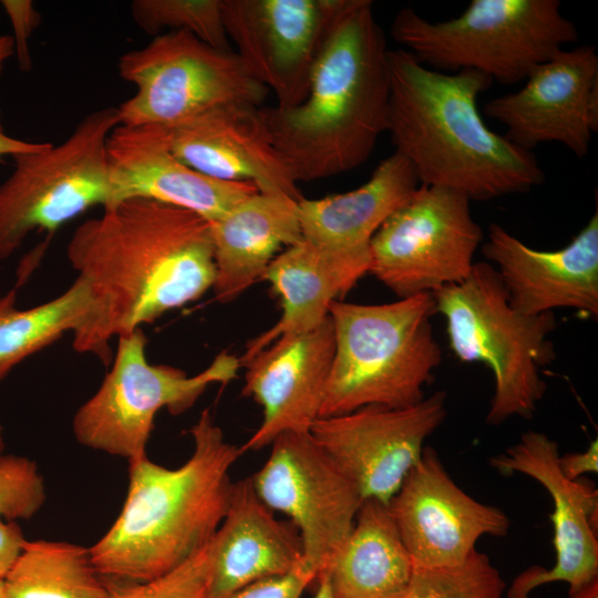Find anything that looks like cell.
I'll return each instance as SVG.
<instances>
[{
  "mask_svg": "<svg viewBox=\"0 0 598 598\" xmlns=\"http://www.w3.org/2000/svg\"><path fill=\"white\" fill-rule=\"evenodd\" d=\"M66 257L86 286L91 312L73 336L76 352L112 361L110 341L199 299L216 267L209 223L159 202L104 207L73 233Z\"/></svg>",
  "mask_w": 598,
  "mask_h": 598,
  "instance_id": "6da1fadb",
  "label": "cell"
},
{
  "mask_svg": "<svg viewBox=\"0 0 598 598\" xmlns=\"http://www.w3.org/2000/svg\"><path fill=\"white\" fill-rule=\"evenodd\" d=\"M388 63L386 132L420 185L486 202L543 184L534 154L483 121L477 99L491 86L488 76L473 70L444 73L402 48L389 49Z\"/></svg>",
  "mask_w": 598,
  "mask_h": 598,
  "instance_id": "7a4b0ae2",
  "label": "cell"
},
{
  "mask_svg": "<svg viewBox=\"0 0 598 598\" xmlns=\"http://www.w3.org/2000/svg\"><path fill=\"white\" fill-rule=\"evenodd\" d=\"M385 37L371 0H344L313 65L305 101L260 106L295 182L362 165L386 132L390 76Z\"/></svg>",
  "mask_w": 598,
  "mask_h": 598,
  "instance_id": "3957f363",
  "label": "cell"
},
{
  "mask_svg": "<svg viewBox=\"0 0 598 598\" xmlns=\"http://www.w3.org/2000/svg\"><path fill=\"white\" fill-rule=\"evenodd\" d=\"M193 452L176 468L147 455L128 461L123 507L92 546V563L104 579L142 582L176 568L218 530L228 508L229 472L241 455L226 441L209 409L189 429Z\"/></svg>",
  "mask_w": 598,
  "mask_h": 598,
  "instance_id": "277c9868",
  "label": "cell"
},
{
  "mask_svg": "<svg viewBox=\"0 0 598 598\" xmlns=\"http://www.w3.org/2000/svg\"><path fill=\"white\" fill-rule=\"evenodd\" d=\"M435 313L431 292L382 305L333 301L334 354L320 417L421 402L442 362Z\"/></svg>",
  "mask_w": 598,
  "mask_h": 598,
  "instance_id": "5b68a950",
  "label": "cell"
},
{
  "mask_svg": "<svg viewBox=\"0 0 598 598\" xmlns=\"http://www.w3.org/2000/svg\"><path fill=\"white\" fill-rule=\"evenodd\" d=\"M432 296L436 313L445 319L454 355L462 362L484 363L493 373L486 422L530 419L547 388L540 369L556 358L548 338L557 326L554 312L526 316L515 310L489 262H475L463 281Z\"/></svg>",
  "mask_w": 598,
  "mask_h": 598,
  "instance_id": "8992f818",
  "label": "cell"
},
{
  "mask_svg": "<svg viewBox=\"0 0 598 598\" xmlns=\"http://www.w3.org/2000/svg\"><path fill=\"white\" fill-rule=\"evenodd\" d=\"M391 35L431 69L473 70L502 84L525 80L579 37L558 0H472L458 17L436 22L403 8Z\"/></svg>",
  "mask_w": 598,
  "mask_h": 598,
  "instance_id": "52a82bcc",
  "label": "cell"
},
{
  "mask_svg": "<svg viewBox=\"0 0 598 598\" xmlns=\"http://www.w3.org/2000/svg\"><path fill=\"white\" fill-rule=\"evenodd\" d=\"M118 125L116 107L90 112L60 144L12 156L0 184V261L16 254L32 231L52 236L94 206L110 203L107 140Z\"/></svg>",
  "mask_w": 598,
  "mask_h": 598,
  "instance_id": "ba28073f",
  "label": "cell"
},
{
  "mask_svg": "<svg viewBox=\"0 0 598 598\" xmlns=\"http://www.w3.org/2000/svg\"><path fill=\"white\" fill-rule=\"evenodd\" d=\"M142 328L117 337L111 370L73 416L72 431L81 445L127 462L144 457L159 410L185 412L207 386L229 383L241 368L239 358L223 351L205 370L188 377L175 367L151 364Z\"/></svg>",
  "mask_w": 598,
  "mask_h": 598,
  "instance_id": "9c48e42d",
  "label": "cell"
},
{
  "mask_svg": "<svg viewBox=\"0 0 598 598\" xmlns=\"http://www.w3.org/2000/svg\"><path fill=\"white\" fill-rule=\"evenodd\" d=\"M121 79L135 87L117 107L118 124L173 127L215 107L262 106L269 90L233 51H221L187 31L154 37L118 59Z\"/></svg>",
  "mask_w": 598,
  "mask_h": 598,
  "instance_id": "30bf717a",
  "label": "cell"
},
{
  "mask_svg": "<svg viewBox=\"0 0 598 598\" xmlns=\"http://www.w3.org/2000/svg\"><path fill=\"white\" fill-rule=\"evenodd\" d=\"M470 203L454 190L419 185L372 237L369 274L399 299L463 281L484 238Z\"/></svg>",
  "mask_w": 598,
  "mask_h": 598,
  "instance_id": "8fae6325",
  "label": "cell"
},
{
  "mask_svg": "<svg viewBox=\"0 0 598 598\" xmlns=\"http://www.w3.org/2000/svg\"><path fill=\"white\" fill-rule=\"evenodd\" d=\"M270 445L267 461L250 476L254 489L271 511L290 518L303 561L318 577L349 536L363 499L310 432H285Z\"/></svg>",
  "mask_w": 598,
  "mask_h": 598,
  "instance_id": "7c38bea8",
  "label": "cell"
},
{
  "mask_svg": "<svg viewBox=\"0 0 598 598\" xmlns=\"http://www.w3.org/2000/svg\"><path fill=\"white\" fill-rule=\"evenodd\" d=\"M447 414L437 391L405 408L370 405L319 417L310 434L362 499L388 505Z\"/></svg>",
  "mask_w": 598,
  "mask_h": 598,
  "instance_id": "4fadbf2b",
  "label": "cell"
},
{
  "mask_svg": "<svg viewBox=\"0 0 598 598\" xmlns=\"http://www.w3.org/2000/svg\"><path fill=\"white\" fill-rule=\"evenodd\" d=\"M344 0H221L229 41L248 73L271 90L277 107L308 95L317 58Z\"/></svg>",
  "mask_w": 598,
  "mask_h": 598,
  "instance_id": "5bb4252c",
  "label": "cell"
},
{
  "mask_svg": "<svg viewBox=\"0 0 598 598\" xmlns=\"http://www.w3.org/2000/svg\"><path fill=\"white\" fill-rule=\"evenodd\" d=\"M388 508L414 567L421 568L460 565L480 538L505 536L511 525L504 511L465 493L431 446H425Z\"/></svg>",
  "mask_w": 598,
  "mask_h": 598,
  "instance_id": "9a60e30c",
  "label": "cell"
},
{
  "mask_svg": "<svg viewBox=\"0 0 598 598\" xmlns=\"http://www.w3.org/2000/svg\"><path fill=\"white\" fill-rule=\"evenodd\" d=\"M519 90L487 101L483 113L506 127L504 135L530 151L563 144L587 155L598 130V55L594 47L563 49L537 65Z\"/></svg>",
  "mask_w": 598,
  "mask_h": 598,
  "instance_id": "2e32d148",
  "label": "cell"
},
{
  "mask_svg": "<svg viewBox=\"0 0 598 598\" xmlns=\"http://www.w3.org/2000/svg\"><path fill=\"white\" fill-rule=\"evenodd\" d=\"M556 441L543 432L529 430L505 452L489 458V465L503 475H526L549 494L553 512L555 564L551 568L529 567L507 590L508 598H530L539 586L564 581L569 590L598 579V492L592 484L571 481L559 468Z\"/></svg>",
  "mask_w": 598,
  "mask_h": 598,
  "instance_id": "e0dca14e",
  "label": "cell"
},
{
  "mask_svg": "<svg viewBox=\"0 0 598 598\" xmlns=\"http://www.w3.org/2000/svg\"><path fill=\"white\" fill-rule=\"evenodd\" d=\"M333 354L329 316L311 331L280 337L243 364V394L260 405L262 420L239 447L241 454L270 445L285 432H310L320 417Z\"/></svg>",
  "mask_w": 598,
  "mask_h": 598,
  "instance_id": "ac0fdd59",
  "label": "cell"
},
{
  "mask_svg": "<svg viewBox=\"0 0 598 598\" xmlns=\"http://www.w3.org/2000/svg\"><path fill=\"white\" fill-rule=\"evenodd\" d=\"M506 290L511 306L526 316L569 308L598 316V212L571 241L557 250L528 247L498 224L482 243ZM489 262V264H491Z\"/></svg>",
  "mask_w": 598,
  "mask_h": 598,
  "instance_id": "d6986e66",
  "label": "cell"
},
{
  "mask_svg": "<svg viewBox=\"0 0 598 598\" xmlns=\"http://www.w3.org/2000/svg\"><path fill=\"white\" fill-rule=\"evenodd\" d=\"M111 206L144 198L188 209L214 221L256 193L251 183L225 182L203 175L178 159L167 128L157 125H116L107 145Z\"/></svg>",
  "mask_w": 598,
  "mask_h": 598,
  "instance_id": "ffe728a7",
  "label": "cell"
},
{
  "mask_svg": "<svg viewBox=\"0 0 598 598\" xmlns=\"http://www.w3.org/2000/svg\"><path fill=\"white\" fill-rule=\"evenodd\" d=\"M166 128L174 155L196 172L303 198L272 144L260 106L225 104Z\"/></svg>",
  "mask_w": 598,
  "mask_h": 598,
  "instance_id": "44dd1931",
  "label": "cell"
},
{
  "mask_svg": "<svg viewBox=\"0 0 598 598\" xmlns=\"http://www.w3.org/2000/svg\"><path fill=\"white\" fill-rule=\"evenodd\" d=\"M303 561L298 530L279 520L257 495L250 477L233 483L228 508L213 538L210 598H226Z\"/></svg>",
  "mask_w": 598,
  "mask_h": 598,
  "instance_id": "7402d4cb",
  "label": "cell"
},
{
  "mask_svg": "<svg viewBox=\"0 0 598 598\" xmlns=\"http://www.w3.org/2000/svg\"><path fill=\"white\" fill-rule=\"evenodd\" d=\"M370 256L340 251L302 240L276 256L264 278L280 297L281 316L251 339L239 358L245 364L283 336L311 331L329 317L338 297L369 272Z\"/></svg>",
  "mask_w": 598,
  "mask_h": 598,
  "instance_id": "603a6c76",
  "label": "cell"
},
{
  "mask_svg": "<svg viewBox=\"0 0 598 598\" xmlns=\"http://www.w3.org/2000/svg\"><path fill=\"white\" fill-rule=\"evenodd\" d=\"M298 202L281 192L257 190L208 221L216 267L212 289L217 301L238 298L264 278L281 247L303 240Z\"/></svg>",
  "mask_w": 598,
  "mask_h": 598,
  "instance_id": "cb8c5ba5",
  "label": "cell"
},
{
  "mask_svg": "<svg viewBox=\"0 0 598 598\" xmlns=\"http://www.w3.org/2000/svg\"><path fill=\"white\" fill-rule=\"evenodd\" d=\"M419 185L410 163L393 152L360 187L319 199L299 200L302 237L331 249L370 256L374 234Z\"/></svg>",
  "mask_w": 598,
  "mask_h": 598,
  "instance_id": "d4e9b609",
  "label": "cell"
},
{
  "mask_svg": "<svg viewBox=\"0 0 598 598\" xmlns=\"http://www.w3.org/2000/svg\"><path fill=\"white\" fill-rule=\"evenodd\" d=\"M333 598H403L414 573L388 505L363 499L354 525L321 571Z\"/></svg>",
  "mask_w": 598,
  "mask_h": 598,
  "instance_id": "484cf974",
  "label": "cell"
},
{
  "mask_svg": "<svg viewBox=\"0 0 598 598\" xmlns=\"http://www.w3.org/2000/svg\"><path fill=\"white\" fill-rule=\"evenodd\" d=\"M3 582L7 598H111L90 548L69 542L27 539Z\"/></svg>",
  "mask_w": 598,
  "mask_h": 598,
  "instance_id": "4316f807",
  "label": "cell"
},
{
  "mask_svg": "<svg viewBox=\"0 0 598 598\" xmlns=\"http://www.w3.org/2000/svg\"><path fill=\"white\" fill-rule=\"evenodd\" d=\"M91 312L85 283L75 278L58 297L28 309L17 308V289L0 297V382L22 361L65 332L76 333Z\"/></svg>",
  "mask_w": 598,
  "mask_h": 598,
  "instance_id": "83f0119b",
  "label": "cell"
},
{
  "mask_svg": "<svg viewBox=\"0 0 598 598\" xmlns=\"http://www.w3.org/2000/svg\"><path fill=\"white\" fill-rule=\"evenodd\" d=\"M131 16L146 34L187 31L215 49L231 51L221 0H134Z\"/></svg>",
  "mask_w": 598,
  "mask_h": 598,
  "instance_id": "f1b7e54d",
  "label": "cell"
},
{
  "mask_svg": "<svg viewBox=\"0 0 598 598\" xmlns=\"http://www.w3.org/2000/svg\"><path fill=\"white\" fill-rule=\"evenodd\" d=\"M505 589L499 570L486 554L475 549L456 566L414 567L403 598H503Z\"/></svg>",
  "mask_w": 598,
  "mask_h": 598,
  "instance_id": "f546056e",
  "label": "cell"
},
{
  "mask_svg": "<svg viewBox=\"0 0 598 598\" xmlns=\"http://www.w3.org/2000/svg\"><path fill=\"white\" fill-rule=\"evenodd\" d=\"M213 539L176 568L154 579L110 586L111 598H210Z\"/></svg>",
  "mask_w": 598,
  "mask_h": 598,
  "instance_id": "4dcf8cb0",
  "label": "cell"
},
{
  "mask_svg": "<svg viewBox=\"0 0 598 598\" xmlns=\"http://www.w3.org/2000/svg\"><path fill=\"white\" fill-rule=\"evenodd\" d=\"M45 497L44 480L33 460L14 454L0 455V520L33 517Z\"/></svg>",
  "mask_w": 598,
  "mask_h": 598,
  "instance_id": "1f68e13d",
  "label": "cell"
},
{
  "mask_svg": "<svg viewBox=\"0 0 598 598\" xmlns=\"http://www.w3.org/2000/svg\"><path fill=\"white\" fill-rule=\"evenodd\" d=\"M316 579L317 573L302 561L286 574L251 582L226 598H300Z\"/></svg>",
  "mask_w": 598,
  "mask_h": 598,
  "instance_id": "d6a6232c",
  "label": "cell"
},
{
  "mask_svg": "<svg viewBox=\"0 0 598 598\" xmlns=\"http://www.w3.org/2000/svg\"><path fill=\"white\" fill-rule=\"evenodd\" d=\"M1 7L6 11L13 30L14 54L20 69H31L29 39L41 23V14L30 0H2Z\"/></svg>",
  "mask_w": 598,
  "mask_h": 598,
  "instance_id": "836d02e7",
  "label": "cell"
},
{
  "mask_svg": "<svg viewBox=\"0 0 598 598\" xmlns=\"http://www.w3.org/2000/svg\"><path fill=\"white\" fill-rule=\"evenodd\" d=\"M27 538L17 522L0 520V579H4Z\"/></svg>",
  "mask_w": 598,
  "mask_h": 598,
  "instance_id": "e575fe53",
  "label": "cell"
},
{
  "mask_svg": "<svg viewBox=\"0 0 598 598\" xmlns=\"http://www.w3.org/2000/svg\"><path fill=\"white\" fill-rule=\"evenodd\" d=\"M559 468L565 477L571 481L582 475L598 472V441L592 440L584 452L559 455Z\"/></svg>",
  "mask_w": 598,
  "mask_h": 598,
  "instance_id": "d590c367",
  "label": "cell"
},
{
  "mask_svg": "<svg viewBox=\"0 0 598 598\" xmlns=\"http://www.w3.org/2000/svg\"><path fill=\"white\" fill-rule=\"evenodd\" d=\"M45 142H29L10 136L6 133L1 120L0 111V163L7 156H14L20 153L35 151L44 145Z\"/></svg>",
  "mask_w": 598,
  "mask_h": 598,
  "instance_id": "8d00e7d4",
  "label": "cell"
},
{
  "mask_svg": "<svg viewBox=\"0 0 598 598\" xmlns=\"http://www.w3.org/2000/svg\"><path fill=\"white\" fill-rule=\"evenodd\" d=\"M14 54V41L11 35L0 34V74L7 61Z\"/></svg>",
  "mask_w": 598,
  "mask_h": 598,
  "instance_id": "74e56055",
  "label": "cell"
},
{
  "mask_svg": "<svg viewBox=\"0 0 598 598\" xmlns=\"http://www.w3.org/2000/svg\"><path fill=\"white\" fill-rule=\"evenodd\" d=\"M568 598H598V579H595L579 588L569 590Z\"/></svg>",
  "mask_w": 598,
  "mask_h": 598,
  "instance_id": "f35d334b",
  "label": "cell"
},
{
  "mask_svg": "<svg viewBox=\"0 0 598 598\" xmlns=\"http://www.w3.org/2000/svg\"><path fill=\"white\" fill-rule=\"evenodd\" d=\"M316 581L318 586L312 598H333L328 577L324 573H320Z\"/></svg>",
  "mask_w": 598,
  "mask_h": 598,
  "instance_id": "ab89813d",
  "label": "cell"
},
{
  "mask_svg": "<svg viewBox=\"0 0 598 598\" xmlns=\"http://www.w3.org/2000/svg\"><path fill=\"white\" fill-rule=\"evenodd\" d=\"M3 448H4L3 430H2V426L0 425V455L3 454Z\"/></svg>",
  "mask_w": 598,
  "mask_h": 598,
  "instance_id": "60d3db41",
  "label": "cell"
},
{
  "mask_svg": "<svg viewBox=\"0 0 598 598\" xmlns=\"http://www.w3.org/2000/svg\"><path fill=\"white\" fill-rule=\"evenodd\" d=\"M0 598H7L3 579H0Z\"/></svg>",
  "mask_w": 598,
  "mask_h": 598,
  "instance_id": "b9f144b4",
  "label": "cell"
}]
</instances>
